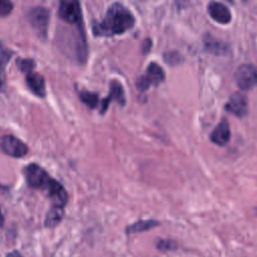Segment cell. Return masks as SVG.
Instances as JSON below:
<instances>
[{
  "mask_svg": "<svg viewBox=\"0 0 257 257\" xmlns=\"http://www.w3.org/2000/svg\"><path fill=\"white\" fill-rule=\"evenodd\" d=\"M117 101L120 105H123L125 103V98H124V92L121 84L117 80H112L109 84V94L107 97L103 98L101 100L100 104V113H104V111L107 109L109 103L111 100Z\"/></svg>",
  "mask_w": 257,
  "mask_h": 257,
  "instance_id": "9c48e42d",
  "label": "cell"
},
{
  "mask_svg": "<svg viewBox=\"0 0 257 257\" xmlns=\"http://www.w3.org/2000/svg\"><path fill=\"white\" fill-rule=\"evenodd\" d=\"M135 17L131 11L120 3H113L106 10L99 22H94L93 32L97 36H113L122 34L133 28Z\"/></svg>",
  "mask_w": 257,
  "mask_h": 257,
  "instance_id": "7a4b0ae2",
  "label": "cell"
},
{
  "mask_svg": "<svg viewBox=\"0 0 257 257\" xmlns=\"http://www.w3.org/2000/svg\"><path fill=\"white\" fill-rule=\"evenodd\" d=\"M234 78L241 90H250L257 85V69L250 64H243L237 68Z\"/></svg>",
  "mask_w": 257,
  "mask_h": 257,
  "instance_id": "8992f818",
  "label": "cell"
},
{
  "mask_svg": "<svg viewBox=\"0 0 257 257\" xmlns=\"http://www.w3.org/2000/svg\"><path fill=\"white\" fill-rule=\"evenodd\" d=\"M63 217H64V207L51 206V208L48 210L46 214L44 225L47 228H53L61 222Z\"/></svg>",
  "mask_w": 257,
  "mask_h": 257,
  "instance_id": "4fadbf2b",
  "label": "cell"
},
{
  "mask_svg": "<svg viewBox=\"0 0 257 257\" xmlns=\"http://www.w3.org/2000/svg\"><path fill=\"white\" fill-rule=\"evenodd\" d=\"M26 83L29 89L37 96L44 97L46 94L45 90V81L42 75L36 72H28L26 73Z\"/></svg>",
  "mask_w": 257,
  "mask_h": 257,
  "instance_id": "7c38bea8",
  "label": "cell"
},
{
  "mask_svg": "<svg viewBox=\"0 0 257 257\" xmlns=\"http://www.w3.org/2000/svg\"><path fill=\"white\" fill-rule=\"evenodd\" d=\"M79 98L89 108H94L97 105V102H98L97 94L93 93V92H90V91H86V90L80 91Z\"/></svg>",
  "mask_w": 257,
  "mask_h": 257,
  "instance_id": "2e32d148",
  "label": "cell"
},
{
  "mask_svg": "<svg viewBox=\"0 0 257 257\" xmlns=\"http://www.w3.org/2000/svg\"><path fill=\"white\" fill-rule=\"evenodd\" d=\"M159 224L160 223L156 220H140V221L132 224L131 226H128L125 231L127 234L140 233V232L151 230L152 228L159 226Z\"/></svg>",
  "mask_w": 257,
  "mask_h": 257,
  "instance_id": "5bb4252c",
  "label": "cell"
},
{
  "mask_svg": "<svg viewBox=\"0 0 257 257\" xmlns=\"http://www.w3.org/2000/svg\"><path fill=\"white\" fill-rule=\"evenodd\" d=\"M208 12L210 16L221 24H227L231 21V12L227 6L220 2L212 1L208 5Z\"/></svg>",
  "mask_w": 257,
  "mask_h": 257,
  "instance_id": "8fae6325",
  "label": "cell"
},
{
  "mask_svg": "<svg viewBox=\"0 0 257 257\" xmlns=\"http://www.w3.org/2000/svg\"><path fill=\"white\" fill-rule=\"evenodd\" d=\"M23 174L27 185L30 188L40 190L46 194L51 202V206L64 207L68 200V195L64 187L56 180L51 178L48 173L37 164H29Z\"/></svg>",
  "mask_w": 257,
  "mask_h": 257,
  "instance_id": "6da1fadb",
  "label": "cell"
},
{
  "mask_svg": "<svg viewBox=\"0 0 257 257\" xmlns=\"http://www.w3.org/2000/svg\"><path fill=\"white\" fill-rule=\"evenodd\" d=\"M0 149L3 153L13 158H22L28 153V147L21 140L11 135L1 137Z\"/></svg>",
  "mask_w": 257,
  "mask_h": 257,
  "instance_id": "52a82bcc",
  "label": "cell"
},
{
  "mask_svg": "<svg viewBox=\"0 0 257 257\" xmlns=\"http://www.w3.org/2000/svg\"><path fill=\"white\" fill-rule=\"evenodd\" d=\"M151 45H152V42H151V39H146L144 44H143V52L146 53L150 50L151 48Z\"/></svg>",
  "mask_w": 257,
  "mask_h": 257,
  "instance_id": "ffe728a7",
  "label": "cell"
},
{
  "mask_svg": "<svg viewBox=\"0 0 257 257\" xmlns=\"http://www.w3.org/2000/svg\"><path fill=\"white\" fill-rule=\"evenodd\" d=\"M177 1H178V3H179V4H184L186 0H177Z\"/></svg>",
  "mask_w": 257,
  "mask_h": 257,
  "instance_id": "603a6c76",
  "label": "cell"
},
{
  "mask_svg": "<svg viewBox=\"0 0 257 257\" xmlns=\"http://www.w3.org/2000/svg\"><path fill=\"white\" fill-rule=\"evenodd\" d=\"M57 15L66 24L83 28L81 7L78 0H59Z\"/></svg>",
  "mask_w": 257,
  "mask_h": 257,
  "instance_id": "3957f363",
  "label": "cell"
},
{
  "mask_svg": "<svg viewBox=\"0 0 257 257\" xmlns=\"http://www.w3.org/2000/svg\"><path fill=\"white\" fill-rule=\"evenodd\" d=\"M49 18V11L43 7H35L29 12V21L31 26L41 39H45L47 36Z\"/></svg>",
  "mask_w": 257,
  "mask_h": 257,
  "instance_id": "5b68a950",
  "label": "cell"
},
{
  "mask_svg": "<svg viewBox=\"0 0 257 257\" xmlns=\"http://www.w3.org/2000/svg\"><path fill=\"white\" fill-rule=\"evenodd\" d=\"M224 108L237 117H244L248 113L247 97L241 92H234L230 95Z\"/></svg>",
  "mask_w": 257,
  "mask_h": 257,
  "instance_id": "ba28073f",
  "label": "cell"
},
{
  "mask_svg": "<svg viewBox=\"0 0 257 257\" xmlns=\"http://www.w3.org/2000/svg\"><path fill=\"white\" fill-rule=\"evenodd\" d=\"M4 223V218H3V215H2V212H1V209H0V227H2Z\"/></svg>",
  "mask_w": 257,
  "mask_h": 257,
  "instance_id": "7402d4cb",
  "label": "cell"
},
{
  "mask_svg": "<svg viewBox=\"0 0 257 257\" xmlns=\"http://www.w3.org/2000/svg\"><path fill=\"white\" fill-rule=\"evenodd\" d=\"M157 246L161 250H172L176 248V244L170 240H161Z\"/></svg>",
  "mask_w": 257,
  "mask_h": 257,
  "instance_id": "d6986e66",
  "label": "cell"
},
{
  "mask_svg": "<svg viewBox=\"0 0 257 257\" xmlns=\"http://www.w3.org/2000/svg\"><path fill=\"white\" fill-rule=\"evenodd\" d=\"M12 55V51L9 50L0 42V89L5 83V68Z\"/></svg>",
  "mask_w": 257,
  "mask_h": 257,
  "instance_id": "9a60e30c",
  "label": "cell"
},
{
  "mask_svg": "<svg viewBox=\"0 0 257 257\" xmlns=\"http://www.w3.org/2000/svg\"><path fill=\"white\" fill-rule=\"evenodd\" d=\"M16 65L20 71L24 72L25 74L31 72L34 68V61L31 59H17Z\"/></svg>",
  "mask_w": 257,
  "mask_h": 257,
  "instance_id": "e0dca14e",
  "label": "cell"
},
{
  "mask_svg": "<svg viewBox=\"0 0 257 257\" xmlns=\"http://www.w3.org/2000/svg\"><path fill=\"white\" fill-rule=\"evenodd\" d=\"M6 257H22V255L17 251H12V252H9L6 255Z\"/></svg>",
  "mask_w": 257,
  "mask_h": 257,
  "instance_id": "44dd1931",
  "label": "cell"
},
{
  "mask_svg": "<svg viewBox=\"0 0 257 257\" xmlns=\"http://www.w3.org/2000/svg\"><path fill=\"white\" fill-rule=\"evenodd\" d=\"M231 138V131L229 122L226 118H223L210 134V141L220 147L228 144Z\"/></svg>",
  "mask_w": 257,
  "mask_h": 257,
  "instance_id": "30bf717a",
  "label": "cell"
},
{
  "mask_svg": "<svg viewBox=\"0 0 257 257\" xmlns=\"http://www.w3.org/2000/svg\"><path fill=\"white\" fill-rule=\"evenodd\" d=\"M165 80V72L163 68L156 62L150 63L146 74L140 76L137 80V87L140 91H146L151 85H159Z\"/></svg>",
  "mask_w": 257,
  "mask_h": 257,
  "instance_id": "277c9868",
  "label": "cell"
},
{
  "mask_svg": "<svg viewBox=\"0 0 257 257\" xmlns=\"http://www.w3.org/2000/svg\"><path fill=\"white\" fill-rule=\"evenodd\" d=\"M13 10V4L11 0H0V16L5 17Z\"/></svg>",
  "mask_w": 257,
  "mask_h": 257,
  "instance_id": "ac0fdd59",
  "label": "cell"
}]
</instances>
